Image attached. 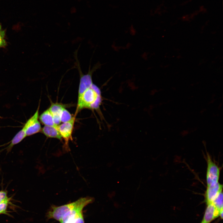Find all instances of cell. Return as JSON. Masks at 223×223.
<instances>
[{"label":"cell","instance_id":"14","mask_svg":"<svg viewBox=\"0 0 223 223\" xmlns=\"http://www.w3.org/2000/svg\"><path fill=\"white\" fill-rule=\"evenodd\" d=\"M73 117L69 112L63 107L60 116L61 122L65 123L71 120Z\"/></svg>","mask_w":223,"mask_h":223},{"label":"cell","instance_id":"6","mask_svg":"<svg viewBox=\"0 0 223 223\" xmlns=\"http://www.w3.org/2000/svg\"><path fill=\"white\" fill-rule=\"evenodd\" d=\"M85 207L81 206L70 210L63 216L59 222L60 223H76L79 218L83 215V210Z\"/></svg>","mask_w":223,"mask_h":223},{"label":"cell","instance_id":"9","mask_svg":"<svg viewBox=\"0 0 223 223\" xmlns=\"http://www.w3.org/2000/svg\"><path fill=\"white\" fill-rule=\"evenodd\" d=\"M63 107L61 104L53 103L48 109L52 115L54 123L56 125H58L61 122L60 116Z\"/></svg>","mask_w":223,"mask_h":223},{"label":"cell","instance_id":"17","mask_svg":"<svg viewBox=\"0 0 223 223\" xmlns=\"http://www.w3.org/2000/svg\"><path fill=\"white\" fill-rule=\"evenodd\" d=\"M10 199L7 196V192L5 191H0V203Z\"/></svg>","mask_w":223,"mask_h":223},{"label":"cell","instance_id":"20","mask_svg":"<svg viewBox=\"0 0 223 223\" xmlns=\"http://www.w3.org/2000/svg\"><path fill=\"white\" fill-rule=\"evenodd\" d=\"M200 223H203V222L202 221Z\"/></svg>","mask_w":223,"mask_h":223},{"label":"cell","instance_id":"2","mask_svg":"<svg viewBox=\"0 0 223 223\" xmlns=\"http://www.w3.org/2000/svg\"><path fill=\"white\" fill-rule=\"evenodd\" d=\"M102 102L100 91L94 84L83 94L80 100L77 102V112L84 108L98 109Z\"/></svg>","mask_w":223,"mask_h":223},{"label":"cell","instance_id":"8","mask_svg":"<svg viewBox=\"0 0 223 223\" xmlns=\"http://www.w3.org/2000/svg\"><path fill=\"white\" fill-rule=\"evenodd\" d=\"M207 205V207L202 221L203 223H210L219 216L220 211L218 210L212 203Z\"/></svg>","mask_w":223,"mask_h":223},{"label":"cell","instance_id":"13","mask_svg":"<svg viewBox=\"0 0 223 223\" xmlns=\"http://www.w3.org/2000/svg\"><path fill=\"white\" fill-rule=\"evenodd\" d=\"M219 210H223V193L221 192L217 196L212 203Z\"/></svg>","mask_w":223,"mask_h":223},{"label":"cell","instance_id":"11","mask_svg":"<svg viewBox=\"0 0 223 223\" xmlns=\"http://www.w3.org/2000/svg\"><path fill=\"white\" fill-rule=\"evenodd\" d=\"M41 122L45 125L55 126L52 115L49 109L44 111L39 117Z\"/></svg>","mask_w":223,"mask_h":223},{"label":"cell","instance_id":"16","mask_svg":"<svg viewBox=\"0 0 223 223\" xmlns=\"http://www.w3.org/2000/svg\"><path fill=\"white\" fill-rule=\"evenodd\" d=\"M9 199L0 203V214L5 213Z\"/></svg>","mask_w":223,"mask_h":223},{"label":"cell","instance_id":"18","mask_svg":"<svg viewBox=\"0 0 223 223\" xmlns=\"http://www.w3.org/2000/svg\"><path fill=\"white\" fill-rule=\"evenodd\" d=\"M76 223H85L83 215L79 218Z\"/></svg>","mask_w":223,"mask_h":223},{"label":"cell","instance_id":"7","mask_svg":"<svg viewBox=\"0 0 223 223\" xmlns=\"http://www.w3.org/2000/svg\"><path fill=\"white\" fill-rule=\"evenodd\" d=\"M223 186L219 182L207 186L204 194L205 203L207 204L212 203L214 200L221 192L222 191Z\"/></svg>","mask_w":223,"mask_h":223},{"label":"cell","instance_id":"3","mask_svg":"<svg viewBox=\"0 0 223 223\" xmlns=\"http://www.w3.org/2000/svg\"><path fill=\"white\" fill-rule=\"evenodd\" d=\"M207 162L206 179L208 186L219 182L220 169L208 154H207Z\"/></svg>","mask_w":223,"mask_h":223},{"label":"cell","instance_id":"10","mask_svg":"<svg viewBox=\"0 0 223 223\" xmlns=\"http://www.w3.org/2000/svg\"><path fill=\"white\" fill-rule=\"evenodd\" d=\"M41 131L47 137L56 138L60 140L62 139V138L58 129V125H45L41 129Z\"/></svg>","mask_w":223,"mask_h":223},{"label":"cell","instance_id":"1","mask_svg":"<svg viewBox=\"0 0 223 223\" xmlns=\"http://www.w3.org/2000/svg\"><path fill=\"white\" fill-rule=\"evenodd\" d=\"M94 201L93 198L88 196L60 206L52 205L46 213V217L48 220L54 219L59 221L63 216L70 210L81 205L86 206Z\"/></svg>","mask_w":223,"mask_h":223},{"label":"cell","instance_id":"19","mask_svg":"<svg viewBox=\"0 0 223 223\" xmlns=\"http://www.w3.org/2000/svg\"><path fill=\"white\" fill-rule=\"evenodd\" d=\"M219 216L222 219L223 218V210L220 211L219 214Z\"/></svg>","mask_w":223,"mask_h":223},{"label":"cell","instance_id":"4","mask_svg":"<svg viewBox=\"0 0 223 223\" xmlns=\"http://www.w3.org/2000/svg\"><path fill=\"white\" fill-rule=\"evenodd\" d=\"M39 107V103L35 112L27 121L22 128L26 136L33 135L41 131V125L38 120Z\"/></svg>","mask_w":223,"mask_h":223},{"label":"cell","instance_id":"12","mask_svg":"<svg viewBox=\"0 0 223 223\" xmlns=\"http://www.w3.org/2000/svg\"><path fill=\"white\" fill-rule=\"evenodd\" d=\"M26 137L25 131L22 128L15 134L11 141L9 145L7 147V151L8 152L10 151L14 145L20 142Z\"/></svg>","mask_w":223,"mask_h":223},{"label":"cell","instance_id":"15","mask_svg":"<svg viewBox=\"0 0 223 223\" xmlns=\"http://www.w3.org/2000/svg\"><path fill=\"white\" fill-rule=\"evenodd\" d=\"M6 31L3 29L0 24V48L5 47L7 43L6 39Z\"/></svg>","mask_w":223,"mask_h":223},{"label":"cell","instance_id":"5","mask_svg":"<svg viewBox=\"0 0 223 223\" xmlns=\"http://www.w3.org/2000/svg\"><path fill=\"white\" fill-rule=\"evenodd\" d=\"M75 120V116L70 121L58 125L59 133L65 141L64 147L67 150H69V141L72 140V135Z\"/></svg>","mask_w":223,"mask_h":223}]
</instances>
